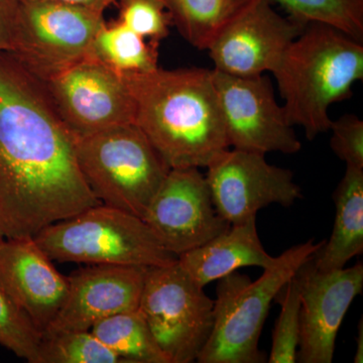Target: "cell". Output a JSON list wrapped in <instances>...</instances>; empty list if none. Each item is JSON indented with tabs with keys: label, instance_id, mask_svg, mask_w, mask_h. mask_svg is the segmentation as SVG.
Returning <instances> with one entry per match:
<instances>
[{
	"label": "cell",
	"instance_id": "13",
	"mask_svg": "<svg viewBox=\"0 0 363 363\" xmlns=\"http://www.w3.org/2000/svg\"><path fill=\"white\" fill-rule=\"evenodd\" d=\"M307 25L281 16L269 0H255L208 48L213 69L240 77L272 73Z\"/></svg>",
	"mask_w": 363,
	"mask_h": 363
},
{
	"label": "cell",
	"instance_id": "26",
	"mask_svg": "<svg viewBox=\"0 0 363 363\" xmlns=\"http://www.w3.org/2000/svg\"><path fill=\"white\" fill-rule=\"evenodd\" d=\"M119 23L140 37L159 44L169 35L171 16L162 0H116Z\"/></svg>",
	"mask_w": 363,
	"mask_h": 363
},
{
	"label": "cell",
	"instance_id": "16",
	"mask_svg": "<svg viewBox=\"0 0 363 363\" xmlns=\"http://www.w3.org/2000/svg\"><path fill=\"white\" fill-rule=\"evenodd\" d=\"M0 288L44 332L61 311L68 277L33 238L0 240Z\"/></svg>",
	"mask_w": 363,
	"mask_h": 363
},
{
	"label": "cell",
	"instance_id": "12",
	"mask_svg": "<svg viewBox=\"0 0 363 363\" xmlns=\"http://www.w3.org/2000/svg\"><path fill=\"white\" fill-rule=\"evenodd\" d=\"M176 257L201 247L228 228L217 213L199 169H171L143 219Z\"/></svg>",
	"mask_w": 363,
	"mask_h": 363
},
{
	"label": "cell",
	"instance_id": "23",
	"mask_svg": "<svg viewBox=\"0 0 363 363\" xmlns=\"http://www.w3.org/2000/svg\"><path fill=\"white\" fill-rule=\"evenodd\" d=\"M121 362L90 330L43 332L39 363Z\"/></svg>",
	"mask_w": 363,
	"mask_h": 363
},
{
	"label": "cell",
	"instance_id": "5",
	"mask_svg": "<svg viewBox=\"0 0 363 363\" xmlns=\"http://www.w3.org/2000/svg\"><path fill=\"white\" fill-rule=\"evenodd\" d=\"M78 167L101 204L143 219L169 167L135 123L74 136Z\"/></svg>",
	"mask_w": 363,
	"mask_h": 363
},
{
	"label": "cell",
	"instance_id": "3",
	"mask_svg": "<svg viewBox=\"0 0 363 363\" xmlns=\"http://www.w3.org/2000/svg\"><path fill=\"white\" fill-rule=\"evenodd\" d=\"M289 123L308 140L327 133L329 108L363 78V45L332 26L308 23L272 72Z\"/></svg>",
	"mask_w": 363,
	"mask_h": 363
},
{
	"label": "cell",
	"instance_id": "27",
	"mask_svg": "<svg viewBox=\"0 0 363 363\" xmlns=\"http://www.w3.org/2000/svg\"><path fill=\"white\" fill-rule=\"evenodd\" d=\"M331 149L346 166L363 169V121L354 114L332 121Z\"/></svg>",
	"mask_w": 363,
	"mask_h": 363
},
{
	"label": "cell",
	"instance_id": "7",
	"mask_svg": "<svg viewBox=\"0 0 363 363\" xmlns=\"http://www.w3.org/2000/svg\"><path fill=\"white\" fill-rule=\"evenodd\" d=\"M105 23L104 13L88 7L52 0H18L7 52L30 77L39 80L89 56Z\"/></svg>",
	"mask_w": 363,
	"mask_h": 363
},
{
	"label": "cell",
	"instance_id": "4",
	"mask_svg": "<svg viewBox=\"0 0 363 363\" xmlns=\"http://www.w3.org/2000/svg\"><path fill=\"white\" fill-rule=\"evenodd\" d=\"M324 241L310 240L286 250L264 269L259 279L233 272L218 279L214 301L213 328L197 360L199 363H262L259 350L272 301L279 291L311 259Z\"/></svg>",
	"mask_w": 363,
	"mask_h": 363
},
{
	"label": "cell",
	"instance_id": "30",
	"mask_svg": "<svg viewBox=\"0 0 363 363\" xmlns=\"http://www.w3.org/2000/svg\"><path fill=\"white\" fill-rule=\"evenodd\" d=\"M362 319H360L359 324H358V334H357V353H355L354 362L355 363L363 362V324Z\"/></svg>",
	"mask_w": 363,
	"mask_h": 363
},
{
	"label": "cell",
	"instance_id": "17",
	"mask_svg": "<svg viewBox=\"0 0 363 363\" xmlns=\"http://www.w3.org/2000/svg\"><path fill=\"white\" fill-rule=\"evenodd\" d=\"M277 257L266 252L257 230V218L230 224L226 230L201 247L178 257L179 267L204 288L243 267L272 266Z\"/></svg>",
	"mask_w": 363,
	"mask_h": 363
},
{
	"label": "cell",
	"instance_id": "15",
	"mask_svg": "<svg viewBox=\"0 0 363 363\" xmlns=\"http://www.w3.org/2000/svg\"><path fill=\"white\" fill-rule=\"evenodd\" d=\"M149 267L91 264L68 277V296L45 331H87L105 318L140 307Z\"/></svg>",
	"mask_w": 363,
	"mask_h": 363
},
{
	"label": "cell",
	"instance_id": "11",
	"mask_svg": "<svg viewBox=\"0 0 363 363\" xmlns=\"http://www.w3.org/2000/svg\"><path fill=\"white\" fill-rule=\"evenodd\" d=\"M206 169L215 209L229 224L257 218L271 204L291 206L303 197L293 172L269 164L262 152L228 147Z\"/></svg>",
	"mask_w": 363,
	"mask_h": 363
},
{
	"label": "cell",
	"instance_id": "2",
	"mask_svg": "<svg viewBox=\"0 0 363 363\" xmlns=\"http://www.w3.org/2000/svg\"><path fill=\"white\" fill-rule=\"evenodd\" d=\"M135 124L171 169L206 168L228 149L212 70L157 68L123 74Z\"/></svg>",
	"mask_w": 363,
	"mask_h": 363
},
{
	"label": "cell",
	"instance_id": "8",
	"mask_svg": "<svg viewBox=\"0 0 363 363\" xmlns=\"http://www.w3.org/2000/svg\"><path fill=\"white\" fill-rule=\"evenodd\" d=\"M177 264L149 267L138 310L169 363L197 360L213 328L214 301Z\"/></svg>",
	"mask_w": 363,
	"mask_h": 363
},
{
	"label": "cell",
	"instance_id": "6",
	"mask_svg": "<svg viewBox=\"0 0 363 363\" xmlns=\"http://www.w3.org/2000/svg\"><path fill=\"white\" fill-rule=\"evenodd\" d=\"M33 238L59 262L152 267L178 262L142 218L104 204L52 223Z\"/></svg>",
	"mask_w": 363,
	"mask_h": 363
},
{
	"label": "cell",
	"instance_id": "19",
	"mask_svg": "<svg viewBox=\"0 0 363 363\" xmlns=\"http://www.w3.org/2000/svg\"><path fill=\"white\" fill-rule=\"evenodd\" d=\"M176 26L189 44L207 50L229 23L255 0H162Z\"/></svg>",
	"mask_w": 363,
	"mask_h": 363
},
{
	"label": "cell",
	"instance_id": "28",
	"mask_svg": "<svg viewBox=\"0 0 363 363\" xmlns=\"http://www.w3.org/2000/svg\"><path fill=\"white\" fill-rule=\"evenodd\" d=\"M18 11V0H0V52L11 49Z\"/></svg>",
	"mask_w": 363,
	"mask_h": 363
},
{
	"label": "cell",
	"instance_id": "24",
	"mask_svg": "<svg viewBox=\"0 0 363 363\" xmlns=\"http://www.w3.org/2000/svg\"><path fill=\"white\" fill-rule=\"evenodd\" d=\"M43 331L0 288V345L30 363H39Z\"/></svg>",
	"mask_w": 363,
	"mask_h": 363
},
{
	"label": "cell",
	"instance_id": "22",
	"mask_svg": "<svg viewBox=\"0 0 363 363\" xmlns=\"http://www.w3.org/2000/svg\"><path fill=\"white\" fill-rule=\"evenodd\" d=\"M289 16L305 23L337 28L352 39L363 40V0H269Z\"/></svg>",
	"mask_w": 363,
	"mask_h": 363
},
{
	"label": "cell",
	"instance_id": "14",
	"mask_svg": "<svg viewBox=\"0 0 363 363\" xmlns=\"http://www.w3.org/2000/svg\"><path fill=\"white\" fill-rule=\"evenodd\" d=\"M300 286L297 362L331 363L336 337L353 300L362 293L363 264L320 271L311 259L296 274Z\"/></svg>",
	"mask_w": 363,
	"mask_h": 363
},
{
	"label": "cell",
	"instance_id": "29",
	"mask_svg": "<svg viewBox=\"0 0 363 363\" xmlns=\"http://www.w3.org/2000/svg\"><path fill=\"white\" fill-rule=\"evenodd\" d=\"M52 1L65 2V4H75V6H85L94 11L104 13L116 0H52Z\"/></svg>",
	"mask_w": 363,
	"mask_h": 363
},
{
	"label": "cell",
	"instance_id": "9",
	"mask_svg": "<svg viewBox=\"0 0 363 363\" xmlns=\"http://www.w3.org/2000/svg\"><path fill=\"white\" fill-rule=\"evenodd\" d=\"M33 80L73 136L135 123V104L125 78L92 55Z\"/></svg>",
	"mask_w": 363,
	"mask_h": 363
},
{
	"label": "cell",
	"instance_id": "10",
	"mask_svg": "<svg viewBox=\"0 0 363 363\" xmlns=\"http://www.w3.org/2000/svg\"><path fill=\"white\" fill-rule=\"evenodd\" d=\"M229 147L250 152L296 154L302 147L277 101L266 74L240 77L212 69Z\"/></svg>",
	"mask_w": 363,
	"mask_h": 363
},
{
	"label": "cell",
	"instance_id": "1",
	"mask_svg": "<svg viewBox=\"0 0 363 363\" xmlns=\"http://www.w3.org/2000/svg\"><path fill=\"white\" fill-rule=\"evenodd\" d=\"M99 204L79 169L73 135L35 80L0 52V240L35 238Z\"/></svg>",
	"mask_w": 363,
	"mask_h": 363
},
{
	"label": "cell",
	"instance_id": "25",
	"mask_svg": "<svg viewBox=\"0 0 363 363\" xmlns=\"http://www.w3.org/2000/svg\"><path fill=\"white\" fill-rule=\"evenodd\" d=\"M281 310L272 332L269 363L297 362L300 334V286L293 277L279 291Z\"/></svg>",
	"mask_w": 363,
	"mask_h": 363
},
{
	"label": "cell",
	"instance_id": "18",
	"mask_svg": "<svg viewBox=\"0 0 363 363\" xmlns=\"http://www.w3.org/2000/svg\"><path fill=\"white\" fill-rule=\"evenodd\" d=\"M335 220L329 240L312 257L320 271L343 269L363 252V169L346 166L333 194Z\"/></svg>",
	"mask_w": 363,
	"mask_h": 363
},
{
	"label": "cell",
	"instance_id": "21",
	"mask_svg": "<svg viewBox=\"0 0 363 363\" xmlns=\"http://www.w3.org/2000/svg\"><path fill=\"white\" fill-rule=\"evenodd\" d=\"M91 55L121 74L147 73L159 68L157 43H147L118 21L100 28Z\"/></svg>",
	"mask_w": 363,
	"mask_h": 363
},
{
	"label": "cell",
	"instance_id": "20",
	"mask_svg": "<svg viewBox=\"0 0 363 363\" xmlns=\"http://www.w3.org/2000/svg\"><path fill=\"white\" fill-rule=\"evenodd\" d=\"M90 331L121 362L169 363L140 310L105 318L93 325Z\"/></svg>",
	"mask_w": 363,
	"mask_h": 363
}]
</instances>
